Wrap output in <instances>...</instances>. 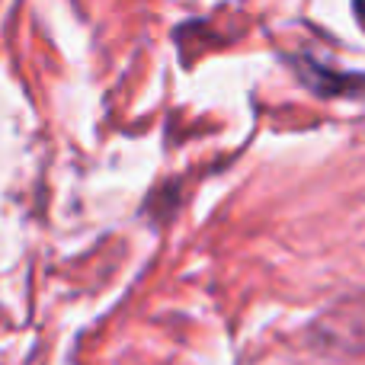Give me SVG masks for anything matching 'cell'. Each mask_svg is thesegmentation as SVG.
<instances>
[{
	"instance_id": "6da1fadb",
	"label": "cell",
	"mask_w": 365,
	"mask_h": 365,
	"mask_svg": "<svg viewBox=\"0 0 365 365\" xmlns=\"http://www.w3.org/2000/svg\"><path fill=\"white\" fill-rule=\"evenodd\" d=\"M353 13H356V16H359V19H362V23H365V0H359V4H356V6H353Z\"/></svg>"
}]
</instances>
